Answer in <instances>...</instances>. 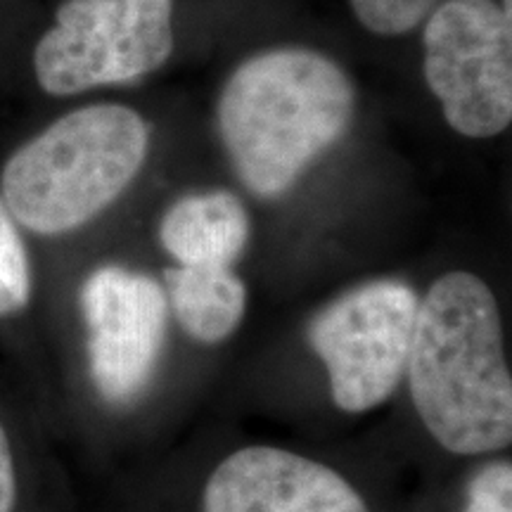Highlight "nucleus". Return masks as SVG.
Wrapping results in <instances>:
<instances>
[{
    "instance_id": "7",
    "label": "nucleus",
    "mask_w": 512,
    "mask_h": 512,
    "mask_svg": "<svg viewBox=\"0 0 512 512\" xmlns=\"http://www.w3.org/2000/svg\"><path fill=\"white\" fill-rule=\"evenodd\" d=\"M88 370L100 396L128 403L143 392L164 349L169 302L150 275L100 266L81 285Z\"/></svg>"
},
{
    "instance_id": "6",
    "label": "nucleus",
    "mask_w": 512,
    "mask_h": 512,
    "mask_svg": "<svg viewBox=\"0 0 512 512\" xmlns=\"http://www.w3.org/2000/svg\"><path fill=\"white\" fill-rule=\"evenodd\" d=\"M418 304L406 283L373 280L311 320V349L328 370L339 411H373L394 394L406 373Z\"/></svg>"
},
{
    "instance_id": "3",
    "label": "nucleus",
    "mask_w": 512,
    "mask_h": 512,
    "mask_svg": "<svg viewBox=\"0 0 512 512\" xmlns=\"http://www.w3.org/2000/svg\"><path fill=\"white\" fill-rule=\"evenodd\" d=\"M150 126L124 105L64 114L8 159L0 174L12 219L38 235L86 226L138 176Z\"/></svg>"
},
{
    "instance_id": "12",
    "label": "nucleus",
    "mask_w": 512,
    "mask_h": 512,
    "mask_svg": "<svg viewBox=\"0 0 512 512\" xmlns=\"http://www.w3.org/2000/svg\"><path fill=\"white\" fill-rule=\"evenodd\" d=\"M441 0H349L351 10L368 31L399 36L413 31L432 15Z\"/></svg>"
},
{
    "instance_id": "1",
    "label": "nucleus",
    "mask_w": 512,
    "mask_h": 512,
    "mask_svg": "<svg viewBox=\"0 0 512 512\" xmlns=\"http://www.w3.org/2000/svg\"><path fill=\"white\" fill-rule=\"evenodd\" d=\"M408 384L422 425L446 451L479 456L512 439V377L501 311L477 275L446 273L418 304Z\"/></svg>"
},
{
    "instance_id": "5",
    "label": "nucleus",
    "mask_w": 512,
    "mask_h": 512,
    "mask_svg": "<svg viewBox=\"0 0 512 512\" xmlns=\"http://www.w3.org/2000/svg\"><path fill=\"white\" fill-rule=\"evenodd\" d=\"M512 0H444L427 17L425 79L453 131L494 138L512 121Z\"/></svg>"
},
{
    "instance_id": "11",
    "label": "nucleus",
    "mask_w": 512,
    "mask_h": 512,
    "mask_svg": "<svg viewBox=\"0 0 512 512\" xmlns=\"http://www.w3.org/2000/svg\"><path fill=\"white\" fill-rule=\"evenodd\" d=\"M31 268L17 221L0 197V318L15 316L29 304Z\"/></svg>"
},
{
    "instance_id": "10",
    "label": "nucleus",
    "mask_w": 512,
    "mask_h": 512,
    "mask_svg": "<svg viewBox=\"0 0 512 512\" xmlns=\"http://www.w3.org/2000/svg\"><path fill=\"white\" fill-rule=\"evenodd\" d=\"M181 328L202 344H219L238 330L247 290L230 266H176L164 273Z\"/></svg>"
},
{
    "instance_id": "8",
    "label": "nucleus",
    "mask_w": 512,
    "mask_h": 512,
    "mask_svg": "<svg viewBox=\"0 0 512 512\" xmlns=\"http://www.w3.org/2000/svg\"><path fill=\"white\" fill-rule=\"evenodd\" d=\"M204 512H370L332 467L273 446L230 453L207 479Z\"/></svg>"
},
{
    "instance_id": "2",
    "label": "nucleus",
    "mask_w": 512,
    "mask_h": 512,
    "mask_svg": "<svg viewBox=\"0 0 512 512\" xmlns=\"http://www.w3.org/2000/svg\"><path fill=\"white\" fill-rule=\"evenodd\" d=\"M354 102L349 76L330 57L275 48L230 74L216 121L235 174L247 190L271 200L347 133Z\"/></svg>"
},
{
    "instance_id": "9",
    "label": "nucleus",
    "mask_w": 512,
    "mask_h": 512,
    "mask_svg": "<svg viewBox=\"0 0 512 512\" xmlns=\"http://www.w3.org/2000/svg\"><path fill=\"white\" fill-rule=\"evenodd\" d=\"M159 240L181 266H230L249 240V216L233 192H202L174 202Z\"/></svg>"
},
{
    "instance_id": "13",
    "label": "nucleus",
    "mask_w": 512,
    "mask_h": 512,
    "mask_svg": "<svg viewBox=\"0 0 512 512\" xmlns=\"http://www.w3.org/2000/svg\"><path fill=\"white\" fill-rule=\"evenodd\" d=\"M465 512H512V467L494 463L472 479Z\"/></svg>"
},
{
    "instance_id": "14",
    "label": "nucleus",
    "mask_w": 512,
    "mask_h": 512,
    "mask_svg": "<svg viewBox=\"0 0 512 512\" xmlns=\"http://www.w3.org/2000/svg\"><path fill=\"white\" fill-rule=\"evenodd\" d=\"M17 505V472L15 458L3 422H0V512H15Z\"/></svg>"
},
{
    "instance_id": "4",
    "label": "nucleus",
    "mask_w": 512,
    "mask_h": 512,
    "mask_svg": "<svg viewBox=\"0 0 512 512\" xmlns=\"http://www.w3.org/2000/svg\"><path fill=\"white\" fill-rule=\"evenodd\" d=\"M174 0H64L38 41L34 69L50 95L152 74L174 50Z\"/></svg>"
}]
</instances>
